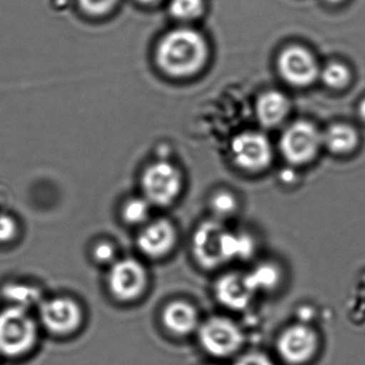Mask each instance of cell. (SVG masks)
<instances>
[{"instance_id":"5b68a950","label":"cell","mask_w":365,"mask_h":365,"mask_svg":"<svg viewBox=\"0 0 365 365\" xmlns=\"http://www.w3.org/2000/svg\"><path fill=\"white\" fill-rule=\"evenodd\" d=\"M198 339L207 354L227 358L242 347L245 336L236 322L223 316H212L200 324Z\"/></svg>"},{"instance_id":"83f0119b","label":"cell","mask_w":365,"mask_h":365,"mask_svg":"<svg viewBox=\"0 0 365 365\" xmlns=\"http://www.w3.org/2000/svg\"><path fill=\"white\" fill-rule=\"evenodd\" d=\"M136 1L142 4V5H153V4L157 3L159 0H136Z\"/></svg>"},{"instance_id":"5bb4252c","label":"cell","mask_w":365,"mask_h":365,"mask_svg":"<svg viewBox=\"0 0 365 365\" xmlns=\"http://www.w3.org/2000/svg\"><path fill=\"white\" fill-rule=\"evenodd\" d=\"M164 328L176 336H187L200 327L197 309L185 300H175L164 307L162 313Z\"/></svg>"},{"instance_id":"7402d4cb","label":"cell","mask_w":365,"mask_h":365,"mask_svg":"<svg viewBox=\"0 0 365 365\" xmlns=\"http://www.w3.org/2000/svg\"><path fill=\"white\" fill-rule=\"evenodd\" d=\"M322 82L333 89H341L347 86L350 82L351 74L349 69L343 63H331L324 68L320 73Z\"/></svg>"},{"instance_id":"cb8c5ba5","label":"cell","mask_w":365,"mask_h":365,"mask_svg":"<svg viewBox=\"0 0 365 365\" xmlns=\"http://www.w3.org/2000/svg\"><path fill=\"white\" fill-rule=\"evenodd\" d=\"M18 234V223L8 215H0V243L14 240Z\"/></svg>"},{"instance_id":"7c38bea8","label":"cell","mask_w":365,"mask_h":365,"mask_svg":"<svg viewBox=\"0 0 365 365\" xmlns=\"http://www.w3.org/2000/svg\"><path fill=\"white\" fill-rule=\"evenodd\" d=\"M176 243V227L166 219H158L145 224L138 237V249L153 259L170 255Z\"/></svg>"},{"instance_id":"d4e9b609","label":"cell","mask_w":365,"mask_h":365,"mask_svg":"<svg viewBox=\"0 0 365 365\" xmlns=\"http://www.w3.org/2000/svg\"><path fill=\"white\" fill-rule=\"evenodd\" d=\"M115 254L116 252H115L114 247L108 242H100L93 249L95 259L101 264H110V262H114Z\"/></svg>"},{"instance_id":"9c48e42d","label":"cell","mask_w":365,"mask_h":365,"mask_svg":"<svg viewBox=\"0 0 365 365\" xmlns=\"http://www.w3.org/2000/svg\"><path fill=\"white\" fill-rule=\"evenodd\" d=\"M318 335L311 327L302 324L287 327L279 334L277 349L288 364L302 365L313 359L317 352Z\"/></svg>"},{"instance_id":"8fae6325","label":"cell","mask_w":365,"mask_h":365,"mask_svg":"<svg viewBox=\"0 0 365 365\" xmlns=\"http://www.w3.org/2000/svg\"><path fill=\"white\" fill-rule=\"evenodd\" d=\"M277 67L282 78L294 86H309L319 74L313 55L301 46L285 48L279 54Z\"/></svg>"},{"instance_id":"6da1fadb","label":"cell","mask_w":365,"mask_h":365,"mask_svg":"<svg viewBox=\"0 0 365 365\" xmlns=\"http://www.w3.org/2000/svg\"><path fill=\"white\" fill-rule=\"evenodd\" d=\"M206 40L193 29H178L166 34L155 51V61L164 73L187 78L200 71L207 61Z\"/></svg>"},{"instance_id":"277c9868","label":"cell","mask_w":365,"mask_h":365,"mask_svg":"<svg viewBox=\"0 0 365 365\" xmlns=\"http://www.w3.org/2000/svg\"><path fill=\"white\" fill-rule=\"evenodd\" d=\"M180 170L165 161L155 162L145 170L142 177L144 197L153 206L168 207L176 202L182 191Z\"/></svg>"},{"instance_id":"30bf717a","label":"cell","mask_w":365,"mask_h":365,"mask_svg":"<svg viewBox=\"0 0 365 365\" xmlns=\"http://www.w3.org/2000/svg\"><path fill=\"white\" fill-rule=\"evenodd\" d=\"M40 318L48 332L63 336L80 328L83 311L73 299L58 297L43 302L40 309Z\"/></svg>"},{"instance_id":"ba28073f","label":"cell","mask_w":365,"mask_h":365,"mask_svg":"<svg viewBox=\"0 0 365 365\" xmlns=\"http://www.w3.org/2000/svg\"><path fill=\"white\" fill-rule=\"evenodd\" d=\"M232 158L240 170L251 174L268 170L272 163L273 150L270 142L264 134L245 132L232 140Z\"/></svg>"},{"instance_id":"2e32d148","label":"cell","mask_w":365,"mask_h":365,"mask_svg":"<svg viewBox=\"0 0 365 365\" xmlns=\"http://www.w3.org/2000/svg\"><path fill=\"white\" fill-rule=\"evenodd\" d=\"M322 136V146L336 155H349L356 150L359 135L354 128L343 123L331 125Z\"/></svg>"},{"instance_id":"9a60e30c","label":"cell","mask_w":365,"mask_h":365,"mask_svg":"<svg viewBox=\"0 0 365 365\" xmlns=\"http://www.w3.org/2000/svg\"><path fill=\"white\" fill-rule=\"evenodd\" d=\"M290 103L285 95L279 91H267L260 96L257 102L258 119L264 127L279 125L289 113Z\"/></svg>"},{"instance_id":"44dd1931","label":"cell","mask_w":365,"mask_h":365,"mask_svg":"<svg viewBox=\"0 0 365 365\" xmlns=\"http://www.w3.org/2000/svg\"><path fill=\"white\" fill-rule=\"evenodd\" d=\"M81 11L93 19L106 18L116 11L121 0H76Z\"/></svg>"},{"instance_id":"4316f807","label":"cell","mask_w":365,"mask_h":365,"mask_svg":"<svg viewBox=\"0 0 365 365\" xmlns=\"http://www.w3.org/2000/svg\"><path fill=\"white\" fill-rule=\"evenodd\" d=\"M359 114L362 117L363 120H365V99L363 100L359 106Z\"/></svg>"},{"instance_id":"484cf974","label":"cell","mask_w":365,"mask_h":365,"mask_svg":"<svg viewBox=\"0 0 365 365\" xmlns=\"http://www.w3.org/2000/svg\"><path fill=\"white\" fill-rule=\"evenodd\" d=\"M234 365H273L272 361L260 352L243 354Z\"/></svg>"},{"instance_id":"e0dca14e","label":"cell","mask_w":365,"mask_h":365,"mask_svg":"<svg viewBox=\"0 0 365 365\" xmlns=\"http://www.w3.org/2000/svg\"><path fill=\"white\" fill-rule=\"evenodd\" d=\"M4 296L12 302L14 307L27 309L39 302L41 299V292L34 286L12 283L8 284L4 288Z\"/></svg>"},{"instance_id":"d6986e66","label":"cell","mask_w":365,"mask_h":365,"mask_svg":"<svg viewBox=\"0 0 365 365\" xmlns=\"http://www.w3.org/2000/svg\"><path fill=\"white\" fill-rule=\"evenodd\" d=\"M247 275L256 292L271 289L279 281V270L273 264H260Z\"/></svg>"},{"instance_id":"ac0fdd59","label":"cell","mask_w":365,"mask_h":365,"mask_svg":"<svg viewBox=\"0 0 365 365\" xmlns=\"http://www.w3.org/2000/svg\"><path fill=\"white\" fill-rule=\"evenodd\" d=\"M153 205L145 197L132 198L123 208V217L130 225L148 223Z\"/></svg>"},{"instance_id":"f1b7e54d","label":"cell","mask_w":365,"mask_h":365,"mask_svg":"<svg viewBox=\"0 0 365 365\" xmlns=\"http://www.w3.org/2000/svg\"><path fill=\"white\" fill-rule=\"evenodd\" d=\"M326 1L329 4H339L343 1V0H326Z\"/></svg>"},{"instance_id":"8992f818","label":"cell","mask_w":365,"mask_h":365,"mask_svg":"<svg viewBox=\"0 0 365 365\" xmlns=\"http://www.w3.org/2000/svg\"><path fill=\"white\" fill-rule=\"evenodd\" d=\"M322 146V134L307 121H297L290 125L279 140L282 155L294 166L305 165L313 161Z\"/></svg>"},{"instance_id":"4fadbf2b","label":"cell","mask_w":365,"mask_h":365,"mask_svg":"<svg viewBox=\"0 0 365 365\" xmlns=\"http://www.w3.org/2000/svg\"><path fill=\"white\" fill-rule=\"evenodd\" d=\"M247 273L228 272L217 279L215 294L217 301L226 309L242 311L249 307L255 296Z\"/></svg>"},{"instance_id":"7a4b0ae2","label":"cell","mask_w":365,"mask_h":365,"mask_svg":"<svg viewBox=\"0 0 365 365\" xmlns=\"http://www.w3.org/2000/svg\"><path fill=\"white\" fill-rule=\"evenodd\" d=\"M192 245L196 262L206 269L219 268L230 260L247 258L253 252V242L249 237L234 234L215 220L198 226Z\"/></svg>"},{"instance_id":"3957f363","label":"cell","mask_w":365,"mask_h":365,"mask_svg":"<svg viewBox=\"0 0 365 365\" xmlns=\"http://www.w3.org/2000/svg\"><path fill=\"white\" fill-rule=\"evenodd\" d=\"M38 339V327L29 311L7 307L0 312V354L20 358L29 354Z\"/></svg>"},{"instance_id":"603a6c76","label":"cell","mask_w":365,"mask_h":365,"mask_svg":"<svg viewBox=\"0 0 365 365\" xmlns=\"http://www.w3.org/2000/svg\"><path fill=\"white\" fill-rule=\"evenodd\" d=\"M212 207L219 215H227L234 212L237 208V202L232 194L220 192L213 197Z\"/></svg>"},{"instance_id":"ffe728a7","label":"cell","mask_w":365,"mask_h":365,"mask_svg":"<svg viewBox=\"0 0 365 365\" xmlns=\"http://www.w3.org/2000/svg\"><path fill=\"white\" fill-rule=\"evenodd\" d=\"M204 0H172L170 12L173 18L180 21H192L204 14Z\"/></svg>"},{"instance_id":"52a82bcc","label":"cell","mask_w":365,"mask_h":365,"mask_svg":"<svg viewBox=\"0 0 365 365\" xmlns=\"http://www.w3.org/2000/svg\"><path fill=\"white\" fill-rule=\"evenodd\" d=\"M110 294L121 302L140 298L148 285V273L142 262L125 258L112 264L108 277Z\"/></svg>"}]
</instances>
